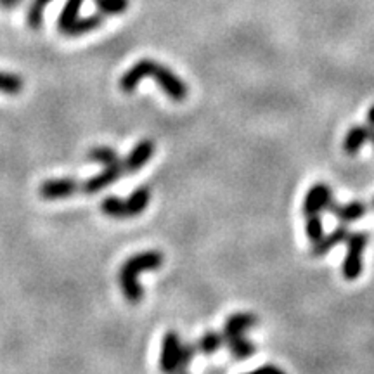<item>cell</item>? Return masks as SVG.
<instances>
[{"label":"cell","instance_id":"obj_1","mask_svg":"<svg viewBox=\"0 0 374 374\" xmlns=\"http://www.w3.org/2000/svg\"><path fill=\"white\" fill-rule=\"evenodd\" d=\"M146 76L155 78L156 82H158V85L162 87L163 92L172 101H176V103L186 101L189 94L186 82H184L182 78H179L170 68H167V66L160 65V62L156 61H151V59H141L139 62H135L120 78V89L124 90L125 94H132Z\"/></svg>","mask_w":374,"mask_h":374},{"label":"cell","instance_id":"obj_2","mask_svg":"<svg viewBox=\"0 0 374 374\" xmlns=\"http://www.w3.org/2000/svg\"><path fill=\"white\" fill-rule=\"evenodd\" d=\"M163 265V253L158 250H149L142 251V253L134 255V257L128 258L120 269V275H118V281H120L121 291L124 296L130 303H139L144 296L142 291V286L139 282V275L146 271H158Z\"/></svg>","mask_w":374,"mask_h":374},{"label":"cell","instance_id":"obj_3","mask_svg":"<svg viewBox=\"0 0 374 374\" xmlns=\"http://www.w3.org/2000/svg\"><path fill=\"white\" fill-rule=\"evenodd\" d=\"M149 199H151V191L149 187L142 186L135 189L127 201L110 196L101 203V208H103L104 215L111 216V219H130V216H137L144 212L146 206L149 205Z\"/></svg>","mask_w":374,"mask_h":374},{"label":"cell","instance_id":"obj_4","mask_svg":"<svg viewBox=\"0 0 374 374\" xmlns=\"http://www.w3.org/2000/svg\"><path fill=\"white\" fill-rule=\"evenodd\" d=\"M369 236L364 230L359 232H350L347 239V253H345L343 264H341V272L347 281H355L361 278L362 271H364V264H362V257H364V250L368 246Z\"/></svg>","mask_w":374,"mask_h":374},{"label":"cell","instance_id":"obj_5","mask_svg":"<svg viewBox=\"0 0 374 374\" xmlns=\"http://www.w3.org/2000/svg\"><path fill=\"white\" fill-rule=\"evenodd\" d=\"M180 352H182V341L176 331H169L163 337L162 354H160V369L163 374H176L179 371Z\"/></svg>","mask_w":374,"mask_h":374},{"label":"cell","instance_id":"obj_6","mask_svg":"<svg viewBox=\"0 0 374 374\" xmlns=\"http://www.w3.org/2000/svg\"><path fill=\"white\" fill-rule=\"evenodd\" d=\"M124 173H125L124 172V162L113 163V165H106L99 176L90 177L89 180H85V182L80 186V191L85 192V194H96V192L103 191V189H106L108 186H111V184L117 182V180L120 179L121 176H124Z\"/></svg>","mask_w":374,"mask_h":374},{"label":"cell","instance_id":"obj_7","mask_svg":"<svg viewBox=\"0 0 374 374\" xmlns=\"http://www.w3.org/2000/svg\"><path fill=\"white\" fill-rule=\"evenodd\" d=\"M80 191V184L75 179H49L42 184L38 192L40 198L47 199V201H56V199H66L71 198L73 194Z\"/></svg>","mask_w":374,"mask_h":374},{"label":"cell","instance_id":"obj_8","mask_svg":"<svg viewBox=\"0 0 374 374\" xmlns=\"http://www.w3.org/2000/svg\"><path fill=\"white\" fill-rule=\"evenodd\" d=\"M333 201V192H331V187L328 184L319 182L316 186H312L309 189V192L305 194V199H303L302 205V212L305 215H312V213H321L328 208V205Z\"/></svg>","mask_w":374,"mask_h":374},{"label":"cell","instance_id":"obj_9","mask_svg":"<svg viewBox=\"0 0 374 374\" xmlns=\"http://www.w3.org/2000/svg\"><path fill=\"white\" fill-rule=\"evenodd\" d=\"M155 142L151 139H144V141L139 142L134 149H132L130 155L124 160V172L125 176H130V173L139 172L149 160L155 155Z\"/></svg>","mask_w":374,"mask_h":374},{"label":"cell","instance_id":"obj_10","mask_svg":"<svg viewBox=\"0 0 374 374\" xmlns=\"http://www.w3.org/2000/svg\"><path fill=\"white\" fill-rule=\"evenodd\" d=\"M326 210L330 213H333L340 222L350 223V222H355V220H361L362 216L368 213V205L362 201H350V203H345V205H340V203H337L333 199V201L328 205Z\"/></svg>","mask_w":374,"mask_h":374},{"label":"cell","instance_id":"obj_11","mask_svg":"<svg viewBox=\"0 0 374 374\" xmlns=\"http://www.w3.org/2000/svg\"><path fill=\"white\" fill-rule=\"evenodd\" d=\"M373 134L374 128L369 127V125H355V127H352L350 130L347 132V135H345L343 151L347 153V155L355 156L364 148L366 142L371 141Z\"/></svg>","mask_w":374,"mask_h":374},{"label":"cell","instance_id":"obj_12","mask_svg":"<svg viewBox=\"0 0 374 374\" xmlns=\"http://www.w3.org/2000/svg\"><path fill=\"white\" fill-rule=\"evenodd\" d=\"M258 324L257 316L253 314H246V312H237L232 314L229 319L223 324V338H230V337H237V334H244L248 330L255 328Z\"/></svg>","mask_w":374,"mask_h":374},{"label":"cell","instance_id":"obj_13","mask_svg":"<svg viewBox=\"0 0 374 374\" xmlns=\"http://www.w3.org/2000/svg\"><path fill=\"white\" fill-rule=\"evenodd\" d=\"M348 236H350V230H348L347 226L337 227L333 232H330L328 236H323V239L317 241L316 244H312L310 253H312V257H324V255L330 253L337 244L347 243Z\"/></svg>","mask_w":374,"mask_h":374},{"label":"cell","instance_id":"obj_14","mask_svg":"<svg viewBox=\"0 0 374 374\" xmlns=\"http://www.w3.org/2000/svg\"><path fill=\"white\" fill-rule=\"evenodd\" d=\"M104 24V14H92V16L87 17H76L65 31L62 35L66 37H82V35L90 33V31L99 30L101 26Z\"/></svg>","mask_w":374,"mask_h":374},{"label":"cell","instance_id":"obj_15","mask_svg":"<svg viewBox=\"0 0 374 374\" xmlns=\"http://www.w3.org/2000/svg\"><path fill=\"white\" fill-rule=\"evenodd\" d=\"M226 345L229 348L230 355L237 361H243V359L251 357V355L257 352V347L248 340L244 334H237V337H230L226 338Z\"/></svg>","mask_w":374,"mask_h":374},{"label":"cell","instance_id":"obj_16","mask_svg":"<svg viewBox=\"0 0 374 374\" xmlns=\"http://www.w3.org/2000/svg\"><path fill=\"white\" fill-rule=\"evenodd\" d=\"M222 345H226V338H223L222 333H216V331H206V333L199 338L196 347H198V352H201V354L212 355V354H215L216 350H220Z\"/></svg>","mask_w":374,"mask_h":374},{"label":"cell","instance_id":"obj_17","mask_svg":"<svg viewBox=\"0 0 374 374\" xmlns=\"http://www.w3.org/2000/svg\"><path fill=\"white\" fill-rule=\"evenodd\" d=\"M52 0H31L26 10V23L31 30H38L44 24V12Z\"/></svg>","mask_w":374,"mask_h":374},{"label":"cell","instance_id":"obj_18","mask_svg":"<svg viewBox=\"0 0 374 374\" xmlns=\"http://www.w3.org/2000/svg\"><path fill=\"white\" fill-rule=\"evenodd\" d=\"M82 6H83V0H66L65 7H62L61 14H59V19H58V28L61 33L73 23V21L76 19V17H78L80 7Z\"/></svg>","mask_w":374,"mask_h":374},{"label":"cell","instance_id":"obj_19","mask_svg":"<svg viewBox=\"0 0 374 374\" xmlns=\"http://www.w3.org/2000/svg\"><path fill=\"white\" fill-rule=\"evenodd\" d=\"M94 6L104 16H120L128 10L130 0H94Z\"/></svg>","mask_w":374,"mask_h":374},{"label":"cell","instance_id":"obj_20","mask_svg":"<svg viewBox=\"0 0 374 374\" xmlns=\"http://www.w3.org/2000/svg\"><path fill=\"white\" fill-rule=\"evenodd\" d=\"M305 232H307V237H309V241L312 244H316L317 241L323 239L324 226H323V219H321V213H312V215H307Z\"/></svg>","mask_w":374,"mask_h":374},{"label":"cell","instance_id":"obj_21","mask_svg":"<svg viewBox=\"0 0 374 374\" xmlns=\"http://www.w3.org/2000/svg\"><path fill=\"white\" fill-rule=\"evenodd\" d=\"M24 83L19 75L14 73H2L0 71V92L9 94V96H16L23 90Z\"/></svg>","mask_w":374,"mask_h":374},{"label":"cell","instance_id":"obj_22","mask_svg":"<svg viewBox=\"0 0 374 374\" xmlns=\"http://www.w3.org/2000/svg\"><path fill=\"white\" fill-rule=\"evenodd\" d=\"M87 158L90 160V162H96L101 163V165H113V163L121 162L120 158H118L117 151L111 148H94L90 149L89 153H87Z\"/></svg>","mask_w":374,"mask_h":374},{"label":"cell","instance_id":"obj_23","mask_svg":"<svg viewBox=\"0 0 374 374\" xmlns=\"http://www.w3.org/2000/svg\"><path fill=\"white\" fill-rule=\"evenodd\" d=\"M198 352V347L194 343L182 345V352H180V362H179V371H187L189 364L194 361V355Z\"/></svg>","mask_w":374,"mask_h":374},{"label":"cell","instance_id":"obj_24","mask_svg":"<svg viewBox=\"0 0 374 374\" xmlns=\"http://www.w3.org/2000/svg\"><path fill=\"white\" fill-rule=\"evenodd\" d=\"M255 373L257 374H284V371H281V369L275 368V366H264V368L255 369Z\"/></svg>","mask_w":374,"mask_h":374},{"label":"cell","instance_id":"obj_25","mask_svg":"<svg viewBox=\"0 0 374 374\" xmlns=\"http://www.w3.org/2000/svg\"><path fill=\"white\" fill-rule=\"evenodd\" d=\"M21 0H0V6L3 7V9H12V7L19 6Z\"/></svg>","mask_w":374,"mask_h":374},{"label":"cell","instance_id":"obj_26","mask_svg":"<svg viewBox=\"0 0 374 374\" xmlns=\"http://www.w3.org/2000/svg\"><path fill=\"white\" fill-rule=\"evenodd\" d=\"M368 125L374 128V104L369 108V111H368Z\"/></svg>","mask_w":374,"mask_h":374},{"label":"cell","instance_id":"obj_27","mask_svg":"<svg viewBox=\"0 0 374 374\" xmlns=\"http://www.w3.org/2000/svg\"><path fill=\"white\" fill-rule=\"evenodd\" d=\"M176 374H187V371H177Z\"/></svg>","mask_w":374,"mask_h":374},{"label":"cell","instance_id":"obj_28","mask_svg":"<svg viewBox=\"0 0 374 374\" xmlns=\"http://www.w3.org/2000/svg\"><path fill=\"white\" fill-rule=\"evenodd\" d=\"M371 142H373V146H374V134H373V137H371Z\"/></svg>","mask_w":374,"mask_h":374},{"label":"cell","instance_id":"obj_29","mask_svg":"<svg viewBox=\"0 0 374 374\" xmlns=\"http://www.w3.org/2000/svg\"><path fill=\"white\" fill-rule=\"evenodd\" d=\"M373 208H374V199H373Z\"/></svg>","mask_w":374,"mask_h":374}]
</instances>
